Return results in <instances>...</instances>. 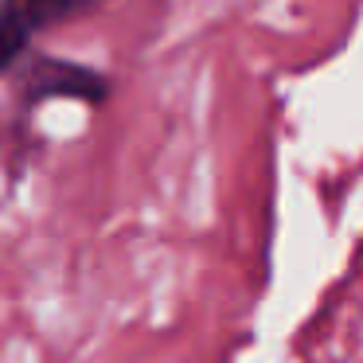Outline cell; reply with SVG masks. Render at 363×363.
<instances>
[{
	"instance_id": "6da1fadb",
	"label": "cell",
	"mask_w": 363,
	"mask_h": 363,
	"mask_svg": "<svg viewBox=\"0 0 363 363\" xmlns=\"http://www.w3.org/2000/svg\"><path fill=\"white\" fill-rule=\"evenodd\" d=\"M98 4L102 0H0V79L16 71L43 28L67 24Z\"/></svg>"
},
{
	"instance_id": "7a4b0ae2",
	"label": "cell",
	"mask_w": 363,
	"mask_h": 363,
	"mask_svg": "<svg viewBox=\"0 0 363 363\" xmlns=\"http://www.w3.org/2000/svg\"><path fill=\"white\" fill-rule=\"evenodd\" d=\"M20 63H24V79H20L24 106L51 102V98H74V102L102 106L110 98V79L94 67L71 63V59H43V55H32V51Z\"/></svg>"
}]
</instances>
